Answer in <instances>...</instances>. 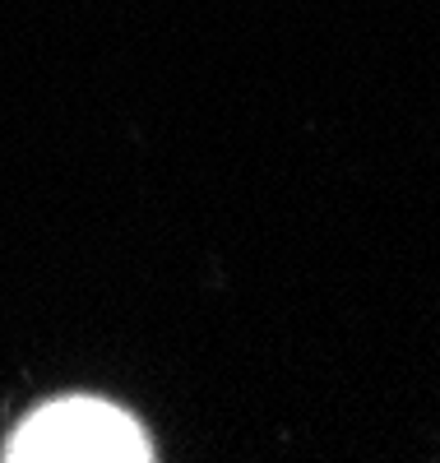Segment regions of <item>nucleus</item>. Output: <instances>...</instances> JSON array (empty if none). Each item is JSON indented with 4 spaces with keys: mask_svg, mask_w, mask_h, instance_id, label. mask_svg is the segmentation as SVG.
Here are the masks:
<instances>
[{
    "mask_svg": "<svg viewBox=\"0 0 440 463\" xmlns=\"http://www.w3.org/2000/svg\"><path fill=\"white\" fill-rule=\"evenodd\" d=\"M5 458L37 463H139L148 458V436L102 399H61L37 408L10 436Z\"/></svg>",
    "mask_w": 440,
    "mask_h": 463,
    "instance_id": "nucleus-1",
    "label": "nucleus"
}]
</instances>
